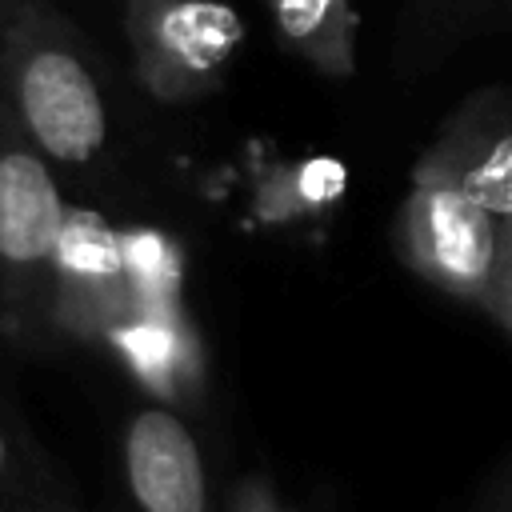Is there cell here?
<instances>
[{
    "instance_id": "cell-1",
    "label": "cell",
    "mask_w": 512,
    "mask_h": 512,
    "mask_svg": "<svg viewBox=\"0 0 512 512\" xmlns=\"http://www.w3.org/2000/svg\"><path fill=\"white\" fill-rule=\"evenodd\" d=\"M0 104L64 180L116 160V104L92 40L56 0H20L0 24Z\"/></svg>"
},
{
    "instance_id": "cell-2",
    "label": "cell",
    "mask_w": 512,
    "mask_h": 512,
    "mask_svg": "<svg viewBox=\"0 0 512 512\" xmlns=\"http://www.w3.org/2000/svg\"><path fill=\"white\" fill-rule=\"evenodd\" d=\"M68 208L64 176L0 104V332L12 344H52L48 280Z\"/></svg>"
},
{
    "instance_id": "cell-3",
    "label": "cell",
    "mask_w": 512,
    "mask_h": 512,
    "mask_svg": "<svg viewBox=\"0 0 512 512\" xmlns=\"http://www.w3.org/2000/svg\"><path fill=\"white\" fill-rule=\"evenodd\" d=\"M508 228V220L472 200L464 188L412 168L408 192L392 220V248L424 284L468 308H484Z\"/></svg>"
},
{
    "instance_id": "cell-4",
    "label": "cell",
    "mask_w": 512,
    "mask_h": 512,
    "mask_svg": "<svg viewBox=\"0 0 512 512\" xmlns=\"http://www.w3.org/2000/svg\"><path fill=\"white\" fill-rule=\"evenodd\" d=\"M132 72L160 104H192L220 88L244 48V20L228 0H120Z\"/></svg>"
},
{
    "instance_id": "cell-5",
    "label": "cell",
    "mask_w": 512,
    "mask_h": 512,
    "mask_svg": "<svg viewBox=\"0 0 512 512\" xmlns=\"http://www.w3.org/2000/svg\"><path fill=\"white\" fill-rule=\"evenodd\" d=\"M128 308L132 296L124 280L120 228H112L96 208H68L48 280L52 344H104Z\"/></svg>"
},
{
    "instance_id": "cell-6",
    "label": "cell",
    "mask_w": 512,
    "mask_h": 512,
    "mask_svg": "<svg viewBox=\"0 0 512 512\" xmlns=\"http://www.w3.org/2000/svg\"><path fill=\"white\" fill-rule=\"evenodd\" d=\"M412 168L464 188L512 224V84H484L456 100Z\"/></svg>"
},
{
    "instance_id": "cell-7",
    "label": "cell",
    "mask_w": 512,
    "mask_h": 512,
    "mask_svg": "<svg viewBox=\"0 0 512 512\" xmlns=\"http://www.w3.org/2000/svg\"><path fill=\"white\" fill-rule=\"evenodd\" d=\"M120 472L132 512H216L208 460L184 412L144 404L120 432Z\"/></svg>"
},
{
    "instance_id": "cell-8",
    "label": "cell",
    "mask_w": 512,
    "mask_h": 512,
    "mask_svg": "<svg viewBox=\"0 0 512 512\" xmlns=\"http://www.w3.org/2000/svg\"><path fill=\"white\" fill-rule=\"evenodd\" d=\"M104 348L132 384L164 408L188 412L208 392L204 340L184 308H128L104 336Z\"/></svg>"
},
{
    "instance_id": "cell-9",
    "label": "cell",
    "mask_w": 512,
    "mask_h": 512,
    "mask_svg": "<svg viewBox=\"0 0 512 512\" xmlns=\"http://www.w3.org/2000/svg\"><path fill=\"white\" fill-rule=\"evenodd\" d=\"M512 28V0H400L392 72L424 80L464 48Z\"/></svg>"
},
{
    "instance_id": "cell-10",
    "label": "cell",
    "mask_w": 512,
    "mask_h": 512,
    "mask_svg": "<svg viewBox=\"0 0 512 512\" xmlns=\"http://www.w3.org/2000/svg\"><path fill=\"white\" fill-rule=\"evenodd\" d=\"M276 48L324 80L356 76L360 8L352 0H264Z\"/></svg>"
},
{
    "instance_id": "cell-11",
    "label": "cell",
    "mask_w": 512,
    "mask_h": 512,
    "mask_svg": "<svg viewBox=\"0 0 512 512\" xmlns=\"http://www.w3.org/2000/svg\"><path fill=\"white\" fill-rule=\"evenodd\" d=\"M0 512H80L68 480L0 396Z\"/></svg>"
},
{
    "instance_id": "cell-12",
    "label": "cell",
    "mask_w": 512,
    "mask_h": 512,
    "mask_svg": "<svg viewBox=\"0 0 512 512\" xmlns=\"http://www.w3.org/2000/svg\"><path fill=\"white\" fill-rule=\"evenodd\" d=\"M120 252H124V280L132 308H184L180 284H184V260L180 244L160 228H120Z\"/></svg>"
},
{
    "instance_id": "cell-13",
    "label": "cell",
    "mask_w": 512,
    "mask_h": 512,
    "mask_svg": "<svg viewBox=\"0 0 512 512\" xmlns=\"http://www.w3.org/2000/svg\"><path fill=\"white\" fill-rule=\"evenodd\" d=\"M220 512H296V508L284 500L280 484H276L268 472L252 468V472H244L240 480H232V488L224 492Z\"/></svg>"
},
{
    "instance_id": "cell-14",
    "label": "cell",
    "mask_w": 512,
    "mask_h": 512,
    "mask_svg": "<svg viewBox=\"0 0 512 512\" xmlns=\"http://www.w3.org/2000/svg\"><path fill=\"white\" fill-rule=\"evenodd\" d=\"M484 312L512 336V228H508V244H504V256H500V268L492 276V288H488V300H484Z\"/></svg>"
},
{
    "instance_id": "cell-15",
    "label": "cell",
    "mask_w": 512,
    "mask_h": 512,
    "mask_svg": "<svg viewBox=\"0 0 512 512\" xmlns=\"http://www.w3.org/2000/svg\"><path fill=\"white\" fill-rule=\"evenodd\" d=\"M472 512H512V452L500 460V468L492 472V480L480 488Z\"/></svg>"
},
{
    "instance_id": "cell-16",
    "label": "cell",
    "mask_w": 512,
    "mask_h": 512,
    "mask_svg": "<svg viewBox=\"0 0 512 512\" xmlns=\"http://www.w3.org/2000/svg\"><path fill=\"white\" fill-rule=\"evenodd\" d=\"M16 4H20V0H0V24H4V16H8Z\"/></svg>"
}]
</instances>
